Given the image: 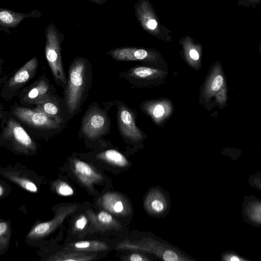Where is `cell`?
<instances>
[{
    "label": "cell",
    "mask_w": 261,
    "mask_h": 261,
    "mask_svg": "<svg viewBox=\"0 0 261 261\" xmlns=\"http://www.w3.org/2000/svg\"><path fill=\"white\" fill-rule=\"evenodd\" d=\"M88 65L83 59L75 60L70 67L65 97L71 113L76 111L82 103L88 86Z\"/></svg>",
    "instance_id": "1"
},
{
    "label": "cell",
    "mask_w": 261,
    "mask_h": 261,
    "mask_svg": "<svg viewBox=\"0 0 261 261\" xmlns=\"http://www.w3.org/2000/svg\"><path fill=\"white\" fill-rule=\"evenodd\" d=\"M54 33L48 32L45 55L56 83L64 88L67 79L63 68L58 39Z\"/></svg>",
    "instance_id": "2"
},
{
    "label": "cell",
    "mask_w": 261,
    "mask_h": 261,
    "mask_svg": "<svg viewBox=\"0 0 261 261\" xmlns=\"http://www.w3.org/2000/svg\"><path fill=\"white\" fill-rule=\"evenodd\" d=\"M13 114L30 126L42 129L57 128L58 123L42 111L19 107L13 111Z\"/></svg>",
    "instance_id": "3"
},
{
    "label": "cell",
    "mask_w": 261,
    "mask_h": 261,
    "mask_svg": "<svg viewBox=\"0 0 261 261\" xmlns=\"http://www.w3.org/2000/svg\"><path fill=\"white\" fill-rule=\"evenodd\" d=\"M4 138L24 149H33L34 144L24 128L14 119L9 120L3 133Z\"/></svg>",
    "instance_id": "4"
},
{
    "label": "cell",
    "mask_w": 261,
    "mask_h": 261,
    "mask_svg": "<svg viewBox=\"0 0 261 261\" xmlns=\"http://www.w3.org/2000/svg\"><path fill=\"white\" fill-rule=\"evenodd\" d=\"M75 208L76 206H72L61 208L51 221L41 223L33 227L29 232L28 238L37 239L47 236L60 225L67 216L72 213Z\"/></svg>",
    "instance_id": "5"
},
{
    "label": "cell",
    "mask_w": 261,
    "mask_h": 261,
    "mask_svg": "<svg viewBox=\"0 0 261 261\" xmlns=\"http://www.w3.org/2000/svg\"><path fill=\"white\" fill-rule=\"evenodd\" d=\"M106 125L105 116L96 109L88 112L84 118L82 124L83 133L90 138L98 136Z\"/></svg>",
    "instance_id": "6"
},
{
    "label": "cell",
    "mask_w": 261,
    "mask_h": 261,
    "mask_svg": "<svg viewBox=\"0 0 261 261\" xmlns=\"http://www.w3.org/2000/svg\"><path fill=\"white\" fill-rule=\"evenodd\" d=\"M50 89L47 80H39L22 97L24 102L39 104L49 99Z\"/></svg>",
    "instance_id": "7"
},
{
    "label": "cell",
    "mask_w": 261,
    "mask_h": 261,
    "mask_svg": "<svg viewBox=\"0 0 261 261\" xmlns=\"http://www.w3.org/2000/svg\"><path fill=\"white\" fill-rule=\"evenodd\" d=\"M243 215L245 221L261 227V200L254 196L246 197L243 204Z\"/></svg>",
    "instance_id": "8"
},
{
    "label": "cell",
    "mask_w": 261,
    "mask_h": 261,
    "mask_svg": "<svg viewBox=\"0 0 261 261\" xmlns=\"http://www.w3.org/2000/svg\"><path fill=\"white\" fill-rule=\"evenodd\" d=\"M211 80L208 88L209 93L216 96L217 101L219 104L224 105L227 99V88L224 77L220 67L215 69Z\"/></svg>",
    "instance_id": "9"
},
{
    "label": "cell",
    "mask_w": 261,
    "mask_h": 261,
    "mask_svg": "<svg viewBox=\"0 0 261 261\" xmlns=\"http://www.w3.org/2000/svg\"><path fill=\"white\" fill-rule=\"evenodd\" d=\"M37 66V59L35 58L31 59L12 77L8 83V87L12 89L20 87L34 75Z\"/></svg>",
    "instance_id": "10"
},
{
    "label": "cell",
    "mask_w": 261,
    "mask_h": 261,
    "mask_svg": "<svg viewBox=\"0 0 261 261\" xmlns=\"http://www.w3.org/2000/svg\"><path fill=\"white\" fill-rule=\"evenodd\" d=\"M74 171L78 178L87 185H90L101 178L100 175L89 164L80 160L74 162Z\"/></svg>",
    "instance_id": "11"
},
{
    "label": "cell",
    "mask_w": 261,
    "mask_h": 261,
    "mask_svg": "<svg viewBox=\"0 0 261 261\" xmlns=\"http://www.w3.org/2000/svg\"><path fill=\"white\" fill-rule=\"evenodd\" d=\"M108 246L105 243L96 241H82L68 244L67 250L86 251H96L106 250Z\"/></svg>",
    "instance_id": "12"
},
{
    "label": "cell",
    "mask_w": 261,
    "mask_h": 261,
    "mask_svg": "<svg viewBox=\"0 0 261 261\" xmlns=\"http://www.w3.org/2000/svg\"><path fill=\"white\" fill-rule=\"evenodd\" d=\"M145 204L150 212L156 214L164 212L166 205L164 197L157 192L150 194L147 198Z\"/></svg>",
    "instance_id": "13"
},
{
    "label": "cell",
    "mask_w": 261,
    "mask_h": 261,
    "mask_svg": "<svg viewBox=\"0 0 261 261\" xmlns=\"http://www.w3.org/2000/svg\"><path fill=\"white\" fill-rule=\"evenodd\" d=\"M102 156L108 162L119 167H125L128 165L124 156L115 150H108L102 153Z\"/></svg>",
    "instance_id": "14"
},
{
    "label": "cell",
    "mask_w": 261,
    "mask_h": 261,
    "mask_svg": "<svg viewBox=\"0 0 261 261\" xmlns=\"http://www.w3.org/2000/svg\"><path fill=\"white\" fill-rule=\"evenodd\" d=\"M48 99L42 103L38 104V110L44 112L49 117H54V118L58 116L59 113V109L56 104L49 101Z\"/></svg>",
    "instance_id": "15"
},
{
    "label": "cell",
    "mask_w": 261,
    "mask_h": 261,
    "mask_svg": "<svg viewBox=\"0 0 261 261\" xmlns=\"http://www.w3.org/2000/svg\"><path fill=\"white\" fill-rule=\"evenodd\" d=\"M91 256L79 253H63L55 257L56 260H88L91 259Z\"/></svg>",
    "instance_id": "16"
},
{
    "label": "cell",
    "mask_w": 261,
    "mask_h": 261,
    "mask_svg": "<svg viewBox=\"0 0 261 261\" xmlns=\"http://www.w3.org/2000/svg\"><path fill=\"white\" fill-rule=\"evenodd\" d=\"M10 178L28 191L36 192L38 190L37 186L31 181L16 176L11 175Z\"/></svg>",
    "instance_id": "17"
},
{
    "label": "cell",
    "mask_w": 261,
    "mask_h": 261,
    "mask_svg": "<svg viewBox=\"0 0 261 261\" xmlns=\"http://www.w3.org/2000/svg\"><path fill=\"white\" fill-rule=\"evenodd\" d=\"M9 237L10 229L9 225L6 222L2 221L0 223V241L2 249L7 246Z\"/></svg>",
    "instance_id": "18"
},
{
    "label": "cell",
    "mask_w": 261,
    "mask_h": 261,
    "mask_svg": "<svg viewBox=\"0 0 261 261\" xmlns=\"http://www.w3.org/2000/svg\"><path fill=\"white\" fill-rule=\"evenodd\" d=\"M221 259L223 261H248V259L240 255L233 251L224 252L221 255Z\"/></svg>",
    "instance_id": "19"
},
{
    "label": "cell",
    "mask_w": 261,
    "mask_h": 261,
    "mask_svg": "<svg viewBox=\"0 0 261 261\" xmlns=\"http://www.w3.org/2000/svg\"><path fill=\"white\" fill-rule=\"evenodd\" d=\"M113 198V199L111 200L112 202L109 201V204H107L109 209L116 213L122 212L124 208L123 202L120 199L115 198L114 196Z\"/></svg>",
    "instance_id": "20"
},
{
    "label": "cell",
    "mask_w": 261,
    "mask_h": 261,
    "mask_svg": "<svg viewBox=\"0 0 261 261\" xmlns=\"http://www.w3.org/2000/svg\"><path fill=\"white\" fill-rule=\"evenodd\" d=\"M134 72L135 74L138 77H145L156 73L157 71L148 67H140L136 68Z\"/></svg>",
    "instance_id": "21"
},
{
    "label": "cell",
    "mask_w": 261,
    "mask_h": 261,
    "mask_svg": "<svg viewBox=\"0 0 261 261\" xmlns=\"http://www.w3.org/2000/svg\"><path fill=\"white\" fill-rule=\"evenodd\" d=\"M57 192L62 196H70L73 194V190L67 183L60 182L56 187Z\"/></svg>",
    "instance_id": "22"
},
{
    "label": "cell",
    "mask_w": 261,
    "mask_h": 261,
    "mask_svg": "<svg viewBox=\"0 0 261 261\" xmlns=\"http://www.w3.org/2000/svg\"><path fill=\"white\" fill-rule=\"evenodd\" d=\"M250 185L261 192V173L258 171L251 175L249 178Z\"/></svg>",
    "instance_id": "23"
},
{
    "label": "cell",
    "mask_w": 261,
    "mask_h": 261,
    "mask_svg": "<svg viewBox=\"0 0 261 261\" xmlns=\"http://www.w3.org/2000/svg\"><path fill=\"white\" fill-rule=\"evenodd\" d=\"M97 219L99 222L105 225H109L113 221V218L111 215L104 211L100 212L98 214Z\"/></svg>",
    "instance_id": "24"
},
{
    "label": "cell",
    "mask_w": 261,
    "mask_h": 261,
    "mask_svg": "<svg viewBox=\"0 0 261 261\" xmlns=\"http://www.w3.org/2000/svg\"><path fill=\"white\" fill-rule=\"evenodd\" d=\"M162 258L166 261H175L181 260L179 256L174 251L171 250H167L164 252Z\"/></svg>",
    "instance_id": "25"
},
{
    "label": "cell",
    "mask_w": 261,
    "mask_h": 261,
    "mask_svg": "<svg viewBox=\"0 0 261 261\" xmlns=\"http://www.w3.org/2000/svg\"><path fill=\"white\" fill-rule=\"evenodd\" d=\"M0 19L5 24H11L14 21L13 16L9 12L3 11L0 12Z\"/></svg>",
    "instance_id": "26"
},
{
    "label": "cell",
    "mask_w": 261,
    "mask_h": 261,
    "mask_svg": "<svg viewBox=\"0 0 261 261\" xmlns=\"http://www.w3.org/2000/svg\"><path fill=\"white\" fill-rule=\"evenodd\" d=\"M122 122L125 125H129L132 122V117L130 113L126 110H123L120 115Z\"/></svg>",
    "instance_id": "27"
},
{
    "label": "cell",
    "mask_w": 261,
    "mask_h": 261,
    "mask_svg": "<svg viewBox=\"0 0 261 261\" xmlns=\"http://www.w3.org/2000/svg\"><path fill=\"white\" fill-rule=\"evenodd\" d=\"M87 223V219L86 217L82 215L80 217L75 221V227L77 229H83L84 228Z\"/></svg>",
    "instance_id": "28"
},
{
    "label": "cell",
    "mask_w": 261,
    "mask_h": 261,
    "mask_svg": "<svg viewBox=\"0 0 261 261\" xmlns=\"http://www.w3.org/2000/svg\"><path fill=\"white\" fill-rule=\"evenodd\" d=\"M165 109L164 107L161 105H156L153 111V114L156 118H160L164 115Z\"/></svg>",
    "instance_id": "29"
},
{
    "label": "cell",
    "mask_w": 261,
    "mask_h": 261,
    "mask_svg": "<svg viewBox=\"0 0 261 261\" xmlns=\"http://www.w3.org/2000/svg\"><path fill=\"white\" fill-rule=\"evenodd\" d=\"M147 56V51L142 49L137 50L134 53V57L138 60H143L146 58Z\"/></svg>",
    "instance_id": "30"
},
{
    "label": "cell",
    "mask_w": 261,
    "mask_h": 261,
    "mask_svg": "<svg viewBox=\"0 0 261 261\" xmlns=\"http://www.w3.org/2000/svg\"><path fill=\"white\" fill-rule=\"evenodd\" d=\"M128 260L131 261H144L147 260L144 256L137 253L132 254L129 256Z\"/></svg>",
    "instance_id": "31"
},
{
    "label": "cell",
    "mask_w": 261,
    "mask_h": 261,
    "mask_svg": "<svg viewBox=\"0 0 261 261\" xmlns=\"http://www.w3.org/2000/svg\"><path fill=\"white\" fill-rule=\"evenodd\" d=\"M189 55L190 57L194 60H197L199 59V54L198 52L195 49H191L189 52Z\"/></svg>",
    "instance_id": "32"
},
{
    "label": "cell",
    "mask_w": 261,
    "mask_h": 261,
    "mask_svg": "<svg viewBox=\"0 0 261 261\" xmlns=\"http://www.w3.org/2000/svg\"><path fill=\"white\" fill-rule=\"evenodd\" d=\"M147 26L150 29L153 30L156 27L157 22L155 20L151 19L148 21Z\"/></svg>",
    "instance_id": "33"
},
{
    "label": "cell",
    "mask_w": 261,
    "mask_h": 261,
    "mask_svg": "<svg viewBox=\"0 0 261 261\" xmlns=\"http://www.w3.org/2000/svg\"><path fill=\"white\" fill-rule=\"evenodd\" d=\"M3 194V189L2 186H0V196H2Z\"/></svg>",
    "instance_id": "34"
},
{
    "label": "cell",
    "mask_w": 261,
    "mask_h": 261,
    "mask_svg": "<svg viewBox=\"0 0 261 261\" xmlns=\"http://www.w3.org/2000/svg\"><path fill=\"white\" fill-rule=\"evenodd\" d=\"M251 1H260V0H250Z\"/></svg>",
    "instance_id": "35"
},
{
    "label": "cell",
    "mask_w": 261,
    "mask_h": 261,
    "mask_svg": "<svg viewBox=\"0 0 261 261\" xmlns=\"http://www.w3.org/2000/svg\"><path fill=\"white\" fill-rule=\"evenodd\" d=\"M259 52H260V53L261 54V46H260V47Z\"/></svg>",
    "instance_id": "36"
}]
</instances>
